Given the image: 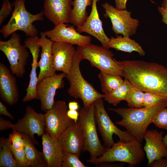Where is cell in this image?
Listing matches in <instances>:
<instances>
[{
    "instance_id": "obj_28",
    "label": "cell",
    "mask_w": 167,
    "mask_h": 167,
    "mask_svg": "<svg viewBox=\"0 0 167 167\" xmlns=\"http://www.w3.org/2000/svg\"><path fill=\"white\" fill-rule=\"evenodd\" d=\"M132 86L131 83L125 79L122 84L114 90L104 94L105 100L110 104L116 106L122 101H125L127 95Z\"/></svg>"
},
{
    "instance_id": "obj_41",
    "label": "cell",
    "mask_w": 167,
    "mask_h": 167,
    "mask_svg": "<svg viewBox=\"0 0 167 167\" xmlns=\"http://www.w3.org/2000/svg\"><path fill=\"white\" fill-rule=\"evenodd\" d=\"M127 0H114L116 8L118 10H125L126 8Z\"/></svg>"
},
{
    "instance_id": "obj_32",
    "label": "cell",
    "mask_w": 167,
    "mask_h": 167,
    "mask_svg": "<svg viewBox=\"0 0 167 167\" xmlns=\"http://www.w3.org/2000/svg\"><path fill=\"white\" fill-rule=\"evenodd\" d=\"M167 100V96L150 92L144 93L143 107H148Z\"/></svg>"
},
{
    "instance_id": "obj_26",
    "label": "cell",
    "mask_w": 167,
    "mask_h": 167,
    "mask_svg": "<svg viewBox=\"0 0 167 167\" xmlns=\"http://www.w3.org/2000/svg\"><path fill=\"white\" fill-rule=\"evenodd\" d=\"M92 3V0H74L70 23L77 28L81 26L88 17L87 7Z\"/></svg>"
},
{
    "instance_id": "obj_1",
    "label": "cell",
    "mask_w": 167,
    "mask_h": 167,
    "mask_svg": "<svg viewBox=\"0 0 167 167\" xmlns=\"http://www.w3.org/2000/svg\"><path fill=\"white\" fill-rule=\"evenodd\" d=\"M115 60L121 68L122 77L133 86L143 92L167 96V67L143 60Z\"/></svg>"
},
{
    "instance_id": "obj_24",
    "label": "cell",
    "mask_w": 167,
    "mask_h": 167,
    "mask_svg": "<svg viewBox=\"0 0 167 167\" xmlns=\"http://www.w3.org/2000/svg\"><path fill=\"white\" fill-rule=\"evenodd\" d=\"M22 134L24 141V148L29 167H47L43 152L38 150L35 146V144H38L36 141L26 135Z\"/></svg>"
},
{
    "instance_id": "obj_14",
    "label": "cell",
    "mask_w": 167,
    "mask_h": 167,
    "mask_svg": "<svg viewBox=\"0 0 167 167\" xmlns=\"http://www.w3.org/2000/svg\"><path fill=\"white\" fill-rule=\"evenodd\" d=\"M46 36L53 42L67 43L83 46L91 43L90 36L81 34L73 25L61 24L55 25L52 29L44 32Z\"/></svg>"
},
{
    "instance_id": "obj_19",
    "label": "cell",
    "mask_w": 167,
    "mask_h": 167,
    "mask_svg": "<svg viewBox=\"0 0 167 167\" xmlns=\"http://www.w3.org/2000/svg\"><path fill=\"white\" fill-rule=\"evenodd\" d=\"M14 75L4 63H0V98L10 105L16 104L19 97L17 80Z\"/></svg>"
},
{
    "instance_id": "obj_8",
    "label": "cell",
    "mask_w": 167,
    "mask_h": 167,
    "mask_svg": "<svg viewBox=\"0 0 167 167\" xmlns=\"http://www.w3.org/2000/svg\"><path fill=\"white\" fill-rule=\"evenodd\" d=\"M21 43L19 35L15 32L6 41H0V50L6 57L13 75L18 78L23 77L29 57L28 52Z\"/></svg>"
},
{
    "instance_id": "obj_13",
    "label": "cell",
    "mask_w": 167,
    "mask_h": 167,
    "mask_svg": "<svg viewBox=\"0 0 167 167\" xmlns=\"http://www.w3.org/2000/svg\"><path fill=\"white\" fill-rule=\"evenodd\" d=\"M66 74L63 73L46 77L38 83L36 92L37 99L40 100L41 109L46 111L51 108L57 90L64 86V79Z\"/></svg>"
},
{
    "instance_id": "obj_36",
    "label": "cell",
    "mask_w": 167,
    "mask_h": 167,
    "mask_svg": "<svg viewBox=\"0 0 167 167\" xmlns=\"http://www.w3.org/2000/svg\"><path fill=\"white\" fill-rule=\"evenodd\" d=\"M12 6L8 0H3L0 11V25H1L5 18L10 14Z\"/></svg>"
},
{
    "instance_id": "obj_45",
    "label": "cell",
    "mask_w": 167,
    "mask_h": 167,
    "mask_svg": "<svg viewBox=\"0 0 167 167\" xmlns=\"http://www.w3.org/2000/svg\"><path fill=\"white\" fill-rule=\"evenodd\" d=\"M163 141L165 145L167 148V134L163 138Z\"/></svg>"
},
{
    "instance_id": "obj_27",
    "label": "cell",
    "mask_w": 167,
    "mask_h": 167,
    "mask_svg": "<svg viewBox=\"0 0 167 167\" xmlns=\"http://www.w3.org/2000/svg\"><path fill=\"white\" fill-rule=\"evenodd\" d=\"M9 138L0 139V167H18L11 149Z\"/></svg>"
},
{
    "instance_id": "obj_31",
    "label": "cell",
    "mask_w": 167,
    "mask_h": 167,
    "mask_svg": "<svg viewBox=\"0 0 167 167\" xmlns=\"http://www.w3.org/2000/svg\"><path fill=\"white\" fill-rule=\"evenodd\" d=\"M77 155L63 152L62 167H87L79 160Z\"/></svg>"
},
{
    "instance_id": "obj_42",
    "label": "cell",
    "mask_w": 167,
    "mask_h": 167,
    "mask_svg": "<svg viewBox=\"0 0 167 167\" xmlns=\"http://www.w3.org/2000/svg\"><path fill=\"white\" fill-rule=\"evenodd\" d=\"M158 9L162 16L161 21L167 25V9L159 6Z\"/></svg>"
},
{
    "instance_id": "obj_39",
    "label": "cell",
    "mask_w": 167,
    "mask_h": 167,
    "mask_svg": "<svg viewBox=\"0 0 167 167\" xmlns=\"http://www.w3.org/2000/svg\"><path fill=\"white\" fill-rule=\"evenodd\" d=\"M0 114L8 117L12 120L15 118L8 111L6 107L0 101Z\"/></svg>"
},
{
    "instance_id": "obj_25",
    "label": "cell",
    "mask_w": 167,
    "mask_h": 167,
    "mask_svg": "<svg viewBox=\"0 0 167 167\" xmlns=\"http://www.w3.org/2000/svg\"><path fill=\"white\" fill-rule=\"evenodd\" d=\"M108 46L109 48L130 53L135 51L141 56L145 54L144 51L139 44L128 36H120L116 38L112 37L109 38Z\"/></svg>"
},
{
    "instance_id": "obj_21",
    "label": "cell",
    "mask_w": 167,
    "mask_h": 167,
    "mask_svg": "<svg viewBox=\"0 0 167 167\" xmlns=\"http://www.w3.org/2000/svg\"><path fill=\"white\" fill-rule=\"evenodd\" d=\"M162 131L147 130L143 136L145 143L143 149L148 160V165L155 160L167 157V148L163 141Z\"/></svg>"
},
{
    "instance_id": "obj_15",
    "label": "cell",
    "mask_w": 167,
    "mask_h": 167,
    "mask_svg": "<svg viewBox=\"0 0 167 167\" xmlns=\"http://www.w3.org/2000/svg\"><path fill=\"white\" fill-rule=\"evenodd\" d=\"M58 140L63 152L75 154L80 156L84 145L82 128L78 122H74L59 136Z\"/></svg>"
},
{
    "instance_id": "obj_30",
    "label": "cell",
    "mask_w": 167,
    "mask_h": 167,
    "mask_svg": "<svg viewBox=\"0 0 167 167\" xmlns=\"http://www.w3.org/2000/svg\"><path fill=\"white\" fill-rule=\"evenodd\" d=\"M144 94L143 92L132 85L127 95L125 101L129 107L134 108L143 107Z\"/></svg>"
},
{
    "instance_id": "obj_11",
    "label": "cell",
    "mask_w": 167,
    "mask_h": 167,
    "mask_svg": "<svg viewBox=\"0 0 167 167\" xmlns=\"http://www.w3.org/2000/svg\"><path fill=\"white\" fill-rule=\"evenodd\" d=\"M68 110L65 101H58L45 114L46 132L52 137L58 139L60 135L74 122L68 116Z\"/></svg>"
},
{
    "instance_id": "obj_40",
    "label": "cell",
    "mask_w": 167,
    "mask_h": 167,
    "mask_svg": "<svg viewBox=\"0 0 167 167\" xmlns=\"http://www.w3.org/2000/svg\"><path fill=\"white\" fill-rule=\"evenodd\" d=\"M67 115L69 118L73 120L75 122H78L79 117V113L77 110L69 109L67 111Z\"/></svg>"
},
{
    "instance_id": "obj_6",
    "label": "cell",
    "mask_w": 167,
    "mask_h": 167,
    "mask_svg": "<svg viewBox=\"0 0 167 167\" xmlns=\"http://www.w3.org/2000/svg\"><path fill=\"white\" fill-rule=\"evenodd\" d=\"M78 122L83 131L84 145L83 151L88 152L90 163L101 156L106 148L103 146L99 139L96 126L94 103L87 107H82L80 110Z\"/></svg>"
},
{
    "instance_id": "obj_7",
    "label": "cell",
    "mask_w": 167,
    "mask_h": 167,
    "mask_svg": "<svg viewBox=\"0 0 167 167\" xmlns=\"http://www.w3.org/2000/svg\"><path fill=\"white\" fill-rule=\"evenodd\" d=\"M77 50L79 53L82 60L88 61L91 65L100 71L122 77L120 66L113 58V54L103 46L91 43L83 46H78Z\"/></svg>"
},
{
    "instance_id": "obj_22",
    "label": "cell",
    "mask_w": 167,
    "mask_h": 167,
    "mask_svg": "<svg viewBox=\"0 0 167 167\" xmlns=\"http://www.w3.org/2000/svg\"><path fill=\"white\" fill-rule=\"evenodd\" d=\"M38 44L41 48V58L38 62L40 69L38 83L45 78L56 74L53 65L52 45L53 41L48 38L44 32L40 33Z\"/></svg>"
},
{
    "instance_id": "obj_12",
    "label": "cell",
    "mask_w": 167,
    "mask_h": 167,
    "mask_svg": "<svg viewBox=\"0 0 167 167\" xmlns=\"http://www.w3.org/2000/svg\"><path fill=\"white\" fill-rule=\"evenodd\" d=\"M11 129L35 140V135L42 136L46 132L45 114L38 113L32 107L28 106L24 116L13 124Z\"/></svg>"
},
{
    "instance_id": "obj_37",
    "label": "cell",
    "mask_w": 167,
    "mask_h": 167,
    "mask_svg": "<svg viewBox=\"0 0 167 167\" xmlns=\"http://www.w3.org/2000/svg\"><path fill=\"white\" fill-rule=\"evenodd\" d=\"M151 167H167V157H161L155 160L148 165Z\"/></svg>"
},
{
    "instance_id": "obj_18",
    "label": "cell",
    "mask_w": 167,
    "mask_h": 167,
    "mask_svg": "<svg viewBox=\"0 0 167 167\" xmlns=\"http://www.w3.org/2000/svg\"><path fill=\"white\" fill-rule=\"evenodd\" d=\"M76 50L67 43L53 42L52 45L53 65L56 71L67 74L72 67Z\"/></svg>"
},
{
    "instance_id": "obj_9",
    "label": "cell",
    "mask_w": 167,
    "mask_h": 167,
    "mask_svg": "<svg viewBox=\"0 0 167 167\" xmlns=\"http://www.w3.org/2000/svg\"><path fill=\"white\" fill-rule=\"evenodd\" d=\"M94 104L95 122L106 148H111L114 143L113 138L114 134L123 142L134 139L126 131L121 130L113 123L105 110L103 98L98 99Z\"/></svg>"
},
{
    "instance_id": "obj_4",
    "label": "cell",
    "mask_w": 167,
    "mask_h": 167,
    "mask_svg": "<svg viewBox=\"0 0 167 167\" xmlns=\"http://www.w3.org/2000/svg\"><path fill=\"white\" fill-rule=\"evenodd\" d=\"M82 59L76 50L73 57V64L66 78L70 86L67 91L68 94L76 99H81L84 107H87L99 98L104 97V94L98 92L83 77L80 69Z\"/></svg>"
},
{
    "instance_id": "obj_43",
    "label": "cell",
    "mask_w": 167,
    "mask_h": 167,
    "mask_svg": "<svg viewBox=\"0 0 167 167\" xmlns=\"http://www.w3.org/2000/svg\"><path fill=\"white\" fill-rule=\"evenodd\" d=\"M69 109L77 110L79 109V105L77 102L75 101H70L68 103Z\"/></svg>"
},
{
    "instance_id": "obj_2",
    "label": "cell",
    "mask_w": 167,
    "mask_h": 167,
    "mask_svg": "<svg viewBox=\"0 0 167 167\" xmlns=\"http://www.w3.org/2000/svg\"><path fill=\"white\" fill-rule=\"evenodd\" d=\"M167 107V100L150 107L138 108H119L109 109L121 116L115 123L125 127L134 138L141 143L144 134L157 114Z\"/></svg>"
},
{
    "instance_id": "obj_16",
    "label": "cell",
    "mask_w": 167,
    "mask_h": 167,
    "mask_svg": "<svg viewBox=\"0 0 167 167\" xmlns=\"http://www.w3.org/2000/svg\"><path fill=\"white\" fill-rule=\"evenodd\" d=\"M72 0H45L44 15L55 25L70 22Z\"/></svg>"
},
{
    "instance_id": "obj_44",
    "label": "cell",
    "mask_w": 167,
    "mask_h": 167,
    "mask_svg": "<svg viewBox=\"0 0 167 167\" xmlns=\"http://www.w3.org/2000/svg\"><path fill=\"white\" fill-rule=\"evenodd\" d=\"M161 7L167 9V0H163Z\"/></svg>"
},
{
    "instance_id": "obj_23",
    "label": "cell",
    "mask_w": 167,
    "mask_h": 167,
    "mask_svg": "<svg viewBox=\"0 0 167 167\" xmlns=\"http://www.w3.org/2000/svg\"><path fill=\"white\" fill-rule=\"evenodd\" d=\"M42 152L48 167H62L63 152L58 139L45 132L42 136Z\"/></svg>"
},
{
    "instance_id": "obj_33",
    "label": "cell",
    "mask_w": 167,
    "mask_h": 167,
    "mask_svg": "<svg viewBox=\"0 0 167 167\" xmlns=\"http://www.w3.org/2000/svg\"><path fill=\"white\" fill-rule=\"evenodd\" d=\"M11 149L18 167H29L24 148L17 150L14 148L11 145Z\"/></svg>"
},
{
    "instance_id": "obj_5",
    "label": "cell",
    "mask_w": 167,
    "mask_h": 167,
    "mask_svg": "<svg viewBox=\"0 0 167 167\" xmlns=\"http://www.w3.org/2000/svg\"><path fill=\"white\" fill-rule=\"evenodd\" d=\"M25 0H15L13 3L14 10L7 23L3 26L0 32L4 38H7L17 31L24 32L27 36H37L38 31L33 23L43 19L44 12L36 14L28 12L25 6Z\"/></svg>"
},
{
    "instance_id": "obj_38",
    "label": "cell",
    "mask_w": 167,
    "mask_h": 167,
    "mask_svg": "<svg viewBox=\"0 0 167 167\" xmlns=\"http://www.w3.org/2000/svg\"><path fill=\"white\" fill-rule=\"evenodd\" d=\"M13 124L8 120H5L2 117H0V131H2L11 129Z\"/></svg>"
},
{
    "instance_id": "obj_34",
    "label": "cell",
    "mask_w": 167,
    "mask_h": 167,
    "mask_svg": "<svg viewBox=\"0 0 167 167\" xmlns=\"http://www.w3.org/2000/svg\"><path fill=\"white\" fill-rule=\"evenodd\" d=\"M11 146L15 149L19 150L24 148L25 142L22 134L16 131L13 132L9 135Z\"/></svg>"
},
{
    "instance_id": "obj_3",
    "label": "cell",
    "mask_w": 167,
    "mask_h": 167,
    "mask_svg": "<svg viewBox=\"0 0 167 167\" xmlns=\"http://www.w3.org/2000/svg\"><path fill=\"white\" fill-rule=\"evenodd\" d=\"M140 142L134 139L127 142L119 140L106 149L100 157L90 163L95 165L107 162H120L131 166L139 164L144 160L145 152Z\"/></svg>"
},
{
    "instance_id": "obj_35",
    "label": "cell",
    "mask_w": 167,
    "mask_h": 167,
    "mask_svg": "<svg viewBox=\"0 0 167 167\" xmlns=\"http://www.w3.org/2000/svg\"><path fill=\"white\" fill-rule=\"evenodd\" d=\"M152 123L160 128L167 130V107L162 109L157 114Z\"/></svg>"
},
{
    "instance_id": "obj_10",
    "label": "cell",
    "mask_w": 167,
    "mask_h": 167,
    "mask_svg": "<svg viewBox=\"0 0 167 167\" xmlns=\"http://www.w3.org/2000/svg\"><path fill=\"white\" fill-rule=\"evenodd\" d=\"M101 5L105 12L104 16L110 19L115 34L128 36L135 34L139 22L131 17L130 12L126 9H118L107 2Z\"/></svg>"
},
{
    "instance_id": "obj_17",
    "label": "cell",
    "mask_w": 167,
    "mask_h": 167,
    "mask_svg": "<svg viewBox=\"0 0 167 167\" xmlns=\"http://www.w3.org/2000/svg\"><path fill=\"white\" fill-rule=\"evenodd\" d=\"M99 0H92L91 13L84 24L77 28L79 33L86 32L97 39L105 48L109 49V40L105 34L102 24L99 16L97 7V3Z\"/></svg>"
},
{
    "instance_id": "obj_20",
    "label": "cell",
    "mask_w": 167,
    "mask_h": 167,
    "mask_svg": "<svg viewBox=\"0 0 167 167\" xmlns=\"http://www.w3.org/2000/svg\"><path fill=\"white\" fill-rule=\"evenodd\" d=\"M39 38L37 36L31 37L24 41V46L28 48L32 58L31 70L29 75L28 85L26 89V94L23 99V101L27 102L34 99H37L36 89L38 83L37 68L40 46L38 44Z\"/></svg>"
},
{
    "instance_id": "obj_29",
    "label": "cell",
    "mask_w": 167,
    "mask_h": 167,
    "mask_svg": "<svg viewBox=\"0 0 167 167\" xmlns=\"http://www.w3.org/2000/svg\"><path fill=\"white\" fill-rule=\"evenodd\" d=\"M98 76L102 91L104 94L114 90L120 86L124 81L121 76L107 74L101 71H100Z\"/></svg>"
}]
</instances>
